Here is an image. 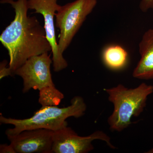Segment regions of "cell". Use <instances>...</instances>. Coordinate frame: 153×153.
I'll list each match as a JSON object with an SVG mask.
<instances>
[{"label": "cell", "mask_w": 153, "mask_h": 153, "mask_svg": "<svg viewBox=\"0 0 153 153\" xmlns=\"http://www.w3.org/2000/svg\"><path fill=\"white\" fill-rule=\"evenodd\" d=\"M15 10L14 20L3 31L0 41L8 52L9 67L15 71L30 57L52 52L44 27L36 16L27 15V0H1Z\"/></svg>", "instance_id": "1"}, {"label": "cell", "mask_w": 153, "mask_h": 153, "mask_svg": "<svg viewBox=\"0 0 153 153\" xmlns=\"http://www.w3.org/2000/svg\"><path fill=\"white\" fill-rule=\"evenodd\" d=\"M86 109L87 106L83 98L76 96L72 99L71 104L68 106H42L28 118L18 119L5 117L1 114L0 123L13 126V128L6 131L7 136L16 135L26 130L34 129H46L56 131L68 126L66 119L68 118H78L83 116Z\"/></svg>", "instance_id": "2"}, {"label": "cell", "mask_w": 153, "mask_h": 153, "mask_svg": "<svg viewBox=\"0 0 153 153\" xmlns=\"http://www.w3.org/2000/svg\"><path fill=\"white\" fill-rule=\"evenodd\" d=\"M108 100L114 105V110L108 119L110 128L121 132L131 125V119L143 112L149 96L153 92V85L144 82L134 88H128L120 84L105 89Z\"/></svg>", "instance_id": "3"}, {"label": "cell", "mask_w": 153, "mask_h": 153, "mask_svg": "<svg viewBox=\"0 0 153 153\" xmlns=\"http://www.w3.org/2000/svg\"><path fill=\"white\" fill-rule=\"evenodd\" d=\"M97 2V0H75L64 5H59L55 13V26L60 31L57 44L61 54L63 55L71 44Z\"/></svg>", "instance_id": "4"}, {"label": "cell", "mask_w": 153, "mask_h": 153, "mask_svg": "<svg viewBox=\"0 0 153 153\" xmlns=\"http://www.w3.org/2000/svg\"><path fill=\"white\" fill-rule=\"evenodd\" d=\"M52 63L50 55L46 52L30 57L15 71L14 75L23 79V93L31 89L40 91L48 86H55L50 69Z\"/></svg>", "instance_id": "5"}, {"label": "cell", "mask_w": 153, "mask_h": 153, "mask_svg": "<svg viewBox=\"0 0 153 153\" xmlns=\"http://www.w3.org/2000/svg\"><path fill=\"white\" fill-rule=\"evenodd\" d=\"M96 140L105 142L111 149H116L110 137L104 132L97 131L87 136L81 137L67 126L54 131L52 153H87L93 150L92 143Z\"/></svg>", "instance_id": "6"}, {"label": "cell", "mask_w": 153, "mask_h": 153, "mask_svg": "<svg viewBox=\"0 0 153 153\" xmlns=\"http://www.w3.org/2000/svg\"><path fill=\"white\" fill-rule=\"evenodd\" d=\"M58 0H27L28 8L44 17V28L47 39L52 47V64L55 72H59L68 66V63L58 49L55 34L54 17L59 5Z\"/></svg>", "instance_id": "7"}, {"label": "cell", "mask_w": 153, "mask_h": 153, "mask_svg": "<svg viewBox=\"0 0 153 153\" xmlns=\"http://www.w3.org/2000/svg\"><path fill=\"white\" fill-rule=\"evenodd\" d=\"M53 134L50 130L34 129L7 137L16 153H52Z\"/></svg>", "instance_id": "8"}, {"label": "cell", "mask_w": 153, "mask_h": 153, "mask_svg": "<svg viewBox=\"0 0 153 153\" xmlns=\"http://www.w3.org/2000/svg\"><path fill=\"white\" fill-rule=\"evenodd\" d=\"M140 58L133 76L137 79H153V29L146 31L139 44Z\"/></svg>", "instance_id": "9"}, {"label": "cell", "mask_w": 153, "mask_h": 153, "mask_svg": "<svg viewBox=\"0 0 153 153\" xmlns=\"http://www.w3.org/2000/svg\"><path fill=\"white\" fill-rule=\"evenodd\" d=\"M128 57L127 52L119 45H110L102 51L103 63L108 68L113 70L121 69L125 66Z\"/></svg>", "instance_id": "10"}, {"label": "cell", "mask_w": 153, "mask_h": 153, "mask_svg": "<svg viewBox=\"0 0 153 153\" xmlns=\"http://www.w3.org/2000/svg\"><path fill=\"white\" fill-rule=\"evenodd\" d=\"M64 97L55 86H48L39 91L38 102L42 106H58Z\"/></svg>", "instance_id": "11"}, {"label": "cell", "mask_w": 153, "mask_h": 153, "mask_svg": "<svg viewBox=\"0 0 153 153\" xmlns=\"http://www.w3.org/2000/svg\"><path fill=\"white\" fill-rule=\"evenodd\" d=\"M7 61L4 60L0 64V79H2L4 77L9 76H13L12 71L10 67H7Z\"/></svg>", "instance_id": "12"}, {"label": "cell", "mask_w": 153, "mask_h": 153, "mask_svg": "<svg viewBox=\"0 0 153 153\" xmlns=\"http://www.w3.org/2000/svg\"><path fill=\"white\" fill-rule=\"evenodd\" d=\"M140 8L143 12L153 10V0H142L140 4Z\"/></svg>", "instance_id": "13"}, {"label": "cell", "mask_w": 153, "mask_h": 153, "mask_svg": "<svg viewBox=\"0 0 153 153\" xmlns=\"http://www.w3.org/2000/svg\"><path fill=\"white\" fill-rule=\"evenodd\" d=\"M0 153H16L13 146L10 144H1L0 145Z\"/></svg>", "instance_id": "14"}]
</instances>
